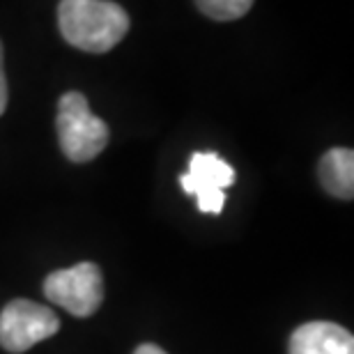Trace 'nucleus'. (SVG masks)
Here are the masks:
<instances>
[{
    "label": "nucleus",
    "mask_w": 354,
    "mask_h": 354,
    "mask_svg": "<svg viewBox=\"0 0 354 354\" xmlns=\"http://www.w3.org/2000/svg\"><path fill=\"white\" fill-rule=\"evenodd\" d=\"M58 26L74 48L106 53L129 32V14L111 0H60Z\"/></svg>",
    "instance_id": "obj_1"
},
{
    "label": "nucleus",
    "mask_w": 354,
    "mask_h": 354,
    "mask_svg": "<svg viewBox=\"0 0 354 354\" xmlns=\"http://www.w3.org/2000/svg\"><path fill=\"white\" fill-rule=\"evenodd\" d=\"M55 129L62 154L74 164H86L109 145V124L90 111L81 92H65L58 102Z\"/></svg>",
    "instance_id": "obj_2"
},
{
    "label": "nucleus",
    "mask_w": 354,
    "mask_h": 354,
    "mask_svg": "<svg viewBox=\"0 0 354 354\" xmlns=\"http://www.w3.org/2000/svg\"><path fill=\"white\" fill-rule=\"evenodd\" d=\"M46 299L69 310L74 317H90L104 301V276L95 263L58 269L44 281Z\"/></svg>",
    "instance_id": "obj_3"
},
{
    "label": "nucleus",
    "mask_w": 354,
    "mask_h": 354,
    "mask_svg": "<svg viewBox=\"0 0 354 354\" xmlns=\"http://www.w3.org/2000/svg\"><path fill=\"white\" fill-rule=\"evenodd\" d=\"M60 320L48 306L30 299H12L0 313V345L12 354L30 350L58 334Z\"/></svg>",
    "instance_id": "obj_4"
},
{
    "label": "nucleus",
    "mask_w": 354,
    "mask_h": 354,
    "mask_svg": "<svg viewBox=\"0 0 354 354\" xmlns=\"http://www.w3.org/2000/svg\"><path fill=\"white\" fill-rule=\"evenodd\" d=\"M235 171L216 152H196L189 161V171L180 177L182 189L196 198L203 214H221L225 194L235 184Z\"/></svg>",
    "instance_id": "obj_5"
},
{
    "label": "nucleus",
    "mask_w": 354,
    "mask_h": 354,
    "mask_svg": "<svg viewBox=\"0 0 354 354\" xmlns=\"http://www.w3.org/2000/svg\"><path fill=\"white\" fill-rule=\"evenodd\" d=\"M290 354H354V336L336 322H306L290 336Z\"/></svg>",
    "instance_id": "obj_6"
},
{
    "label": "nucleus",
    "mask_w": 354,
    "mask_h": 354,
    "mask_svg": "<svg viewBox=\"0 0 354 354\" xmlns=\"http://www.w3.org/2000/svg\"><path fill=\"white\" fill-rule=\"evenodd\" d=\"M317 177L329 196L352 201L354 198V152L348 147H334L324 152L317 164Z\"/></svg>",
    "instance_id": "obj_7"
},
{
    "label": "nucleus",
    "mask_w": 354,
    "mask_h": 354,
    "mask_svg": "<svg viewBox=\"0 0 354 354\" xmlns=\"http://www.w3.org/2000/svg\"><path fill=\"white\" fill-rule=\"evenodd\" d=\"M198 10L214 21L242 19L253 7V0H196Z\"/></svg>",
    "instance_id": "obj_8"
},
{
    "label": "nucleus",
    "mask_w": 354,
    "mask_h": 354,
    "mask_svg": "<svg viewBox=\"0 0 354 354\" xmlns=\"http://www.w3.org/2000/svg\"><path fill=\"white\" fill-rule=\"evenodd\" d=\"M7 99H10V90H7V76H5V51H3V41H0V115L7 109Z\"/></svg>",
    "instance_id": "obj_9"
},
{
    "label": "nucleus",
    "mask_w": 354,
    "mask_h": 354,
    "mask_svg": "<svg viewBox=\"0 0 354 354\" xmlns=\"http://www.w3.org/2000/svg\"><path fill=\"white\" fill-rule=\"evenodd\" d=\"M133 354H168V352H166V350H161L159 345L143 343V345H138V348L133 350Z\"/></svg>",
    "instance_id": "obj_10"
}]
</instances>
